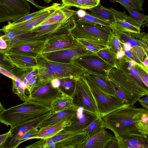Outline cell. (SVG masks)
Wrapping results in <instances>:
<instances>
[{
  "label": "cell",
  "instance_id": "24",
  "mask_svg": "<svg viewBox=\"0 0 148 148\" xmlns=\"http://www.w3.org/2000/svg\"><path fill=\"white\" fill-rule=\"evenodd\" d=\"M114 136L105 129L90 137L84 148H105Z\"/></svg>",
  "mask_w": 148,
  "mask_h": 148
},
{
  "label": "cell",
  "instance_id": "8",
  "mask_svg": "<svg viewBox=\"0 0 148 148\" xmlns=\"http://www.w3.org/2000/svg\"><path fill=\"white\" fill-rule=\"evenodd\" d=\"M30 8L26 0H0L1 22L18 19L29 14Z\"/></svg>",
  "mask_w": 148,
  "mask_h": 148
},
{
  "label": "cell",
  "instance_id": "51",
  "mask_svg": "<svg viewBox=\"0 0 148 148\" xmlns=\"http://www.w3.org/2000/svg\"><path fill=\"white\" fill-rule=\"evenodd\" d=\"M138 103L145 110H148V97L140 98L138 100Z\"/></svg>",
  "mask_w": 148,
  "mask_h": 148
},
{
  "label": "cell",
  "instance_id": "33",
  "mask_svg": "<svg viewBox=\"0 0 148 148\" xmlns=\"http://www.w3.org/2000/svg\"><path fill=\"white\" fill-rule=\"evenodd\" d=\"M109 80L113 86L115 94L117 97L126 106H134L136 103L131 97L115 82L110 79Z\"/></svg>",
  "mask_w": 148,
  "mask_h": 148
},
{
  "label": "cell",
  "instance_id": "30",
  "mask_svg": "<svg viewBox=\"0 0 148 148\" xmlns=\"http://www.w3.org/2000/svg\"><path fill=\"white\" fill-rule=\"evenodd\" d=\"M128 12L130 15L125 20L130 24L139 27L143 25L148 27V15L140 13L138 11L127 6L122 5Z\"/></svg>",
  "mask_w": 148,
  "mask_h": 148
},
{
  "label": "cell",
  "instance_id": "27",
  "mask_svg": "<svg viewBox=\"0 0 148 148\" xmlns=\"http://www.w3.org/2000/svg\"><path fill=\"white\" fill-rule=\"evenodd\" d=\"M76 107L73 104L71 96L63 93L52 101L50 109L52 113H55Z\"/></svg>",
  "mask_w": 148,
  "mask_h": 148
},
{
  "label": "cell",
  "instance_id": "28",
  "mask_svg": "<svg viewBox=\"0 0 148 148\" xmlns=\"http://www.w3.org/2000/svg\"><path fill=\"white\" fill-rule=\"evenodd\" d=\"M8 56L12 64L16 68L27 69L37 67V64L36 58L8 53Z\"/></svg>",
  "mask_w": 148,
  "mask_h": 148
},
{
  "label": "cell",
  "instance_id": "16",
  "mask_svg": "<svg viewBox=\"0 0 148 148\" xmlns=\"http://www.w3.org/2000/svg\"><path fill=\"white\" fill-rule=\"evenodd\" d=\"M99 116L98 114L88 111L83 107H77L75 115L70 121V124L65 127L63 131L83 130Z\"/></svg>",
  "mask_w": 148,
  "mask_h": 148
},
{
  "label": "cell",
  "instance_id": "11",
  "mask_svg": "<svg viewBox=\"0 0 148 148\" xmlns=\"http://www.w3.org/2000/svg\"><path fill=\"white\" fill-rule=\"evenodd\" d=\"M93 53L79 43L77 46L71 48L41 53L40 54L48 60L69 63L73 62L75 60L80 56Z\"/></svg>",
  "mask_w": 148,
  "mask_h": 148
},
{
  "label": "cell",
  "instance_id": "23",
  "mask_svg": "<svg viewBox=\"0 0 148 148\" xmlns=\"http://www.w3.org/2000/svg\"><path fill=\"white\" fill-rule=\"evenodd\" d=\"M77 107L53 113L41 122L38 126L40 129L63 121H71L75 115Z\"/></svg>",
  "mask_w": 148,
  "mask_h": 148
},
{
  "label": "cell",
  "instance_id": "7",
  "mask_svg": "<svg viewBox=\"0 0 148 148\" xmlns=\"http://www.w3.org/2000/svg\"><path fill=\"white\" fill-rule=\"evenodd\" d=\"M110 79L112 81L124 90L133 99L135 103L147 93L130 76L117 68L112 67L108 73Z\"/></svg>",
  "mask_w": 148,
  "mask_h": 148
},
{
  "label": "cell",
  "instance_id": "32",
  "mask_svg": "<svg viewBox=\"0 0 148 148\" xmlns=\"http://www.w3.org/2000/svg\"><path fill=\"white\" fill-rule=\"evenodd\" d=\"M77 40L79 43L95 53L108 47V42L105 41L83 39Z\"/></svg>",
  "mask_w": 148,
  "mask_h": 148
},
{
  "label": "cell",
  "instance_id": "1",
  "mask_svg": "<svg viewBox=\"0 0 148 148\" xmlns=\"http://www.w3.org/2000/svg\"><path fill=\"white\" fill-rule=\"evenodd\" d=\"M106 129L116 138L130 135L148 137V110L134 106L123 107L101 118Z\"/></svg>",
  "mask_w": 148,
  "mask_h": 148
},
{
  "label": "cell",
  "instance_id": "40",
  "mask_svg": "<svg viewBox=\"0 0 148 148\" xmlns=\"http://www.w3.org/2000/svg\"><path fill=\"white\" fill-rule=\"evenodd\" d=\"M144 0H110L113 2H118L138 11H143V6Z\"/></svg>",
  "mask_w": 148,
  "mask_h": 148
},
{
  "label": "cell",
  "instance_id": "41",
  "mask_svg": "<svg viewBox=\"0 0 148 148\" xmlns=\"http://www.w3.org/2000/svg\"><path fill=\"white\" fill-rule=\"evenodd\" d=\"M0 67L9 71L15 67L8 57L6 50L0 49Z\"/></svg>",
  "mask_w": 148,
  "mask_h": 148
},
{
  "label": "cell",
  "instance_id": "55",
  "mask_svg": "<svg viewBox=\"0 0 148 148\" xmlns=\"http://www.w3.org/2000/svg\"><path fill=\"white\" fill-rule=\"evenodd\" d=\"M125 56V52L123 50H122L116 53L115 56L117 59L120 60L123 58Z\"/></svg>",
  "mask_w": 148,
  "mask_h": 148
},
{
  "label": "cell",
  "instance_id": "42",
  "mask_svg": "<svg viewBox=\"0 0 148 148\" xmlns=\"http://www.w3.org/2000/svg\"><path fill=\"white\" fill-rule=\"evenodd\" d=\"M36 68H31L27 69H20L15 67L10 72L21 82L23 81L27 76Z\"/></svg>",
  "mask_w": 148,
  "mask_h": 148
},
{
  "label": "cell",
  "instance_id": "47",
  "mask_svg": "<svg viewBox=\"0 0 148 148\" xmlns=\"http://www.w3.org/2000/svg\"><path fill=\"white\" fill-rule=\"evenodd\" d=\"M136 69L139 75L143 82L148 87V71L137 64L136 65Z\"/></svg>",
  "mask_w": 148,
  "mask_h": 148
},
{
  "label": "cell",
  "instance_id": "15",
  "mask_svg": "<svg viewBox=\"0 0 148 148\" xmlns=\"http://www.w3.org/2000/svg\"><path fill=\"white\" fill-rule=\"evenodd\" d=\"M78 43L77 40L74 38L70 32L47 40L45 42L41 53L71 48L77 46Z\"/></svg>",
  "mask_w": 148,
  "mask_h": 148
},
{
  "label": "cell",
  "instance_id": "6",
  "mask_svg": "<svg viewBox=\"0 0 148 148\" xmlns=\"http://www.w3.org/2000/svg\"><path fill=\"white\" fill-rule=\"evenodd\" d=\"M74 79L75 86L71 97L74 105L98 114L92 93L83 76Z\"/></svg>",
  "mask_w": 148,
  "mask_h": 148
},
{
  "label": "cell",
  "instance_id": "60",
  "mask_svg": "<svg viewBox=\"0 0 148 148\" xmlns=\"http://www.w3.org/2000/svg\"><path fill=\"white\" fill-rule=\"evenodd\" d=\"M0 23H1V21H0Z\"/></svg>",
  "mask_w": 148,
  "mask_h": 148
},
{
  "label": "cell",
  "instance_id": "36",
  "mask_svg": "<svg viewBox=\"0 0 148 148\" xmlns=\"http://www.w3.org/2000/svg\"><path fill=\"white\" fill-rule=\"evenodd\" d=\"M40 129L34 128L18 138L11 146L10 148H17L20 144L27 140L34 139L38 133Z\"/></svg>",
  "mask_w": 148,
  "mask_h": 148
},
{
  "label": "cell",
  "instance_id": "45",
  "mask_svg": "<svg viewBox=\"0 0 148 148\" xmlns=\"http://www.w3.org/2000/svg\"><path fill=\"white\" fill-rule=\"evenodd\" d=\"M132 49L137 57L142 63L144 58L148 56V53H146L141 47L138 46H132Z\"/></svg>",
  "mask_w": 148,
  "mask_h": 148
},
{
  "label": "cell",
  "instance_id": "56",
  "mask_svg": "<svg viewBox=\"0 0 148 148\" xmlns=\"http://www.w3.org/2000/svg\"><path fill=\"white\" fill-rule=\"evenodd\" d=\"M32 3L37 8L40 10H41L45 8L46 7L41 6L39 5L36 3L34 0H26Z\"/></svg>",
  "mask_w": 148,
  "mask_h": 148
},
{
  "label": "cell",
  "instance_id": "12",
  "mask_svg": "<svg viewBox=\"0 0 148 148\" xmlns=\"http://www.w3.org/2000/svg\"><path fill=\"white\" fill-rule=\"evenodd\" d=\"M53 4L52 7L50 9L34 17L15 24L9 23L3 27L2 28L6 30L17 31H31L33 28L39 25L57 10L66 6L62 3H53Z\"/></svg>",
  "mask_w": 148,
  "mask_h": 148
},
{
  "label": "cell",
  "instance_id": "52",
  "mask_svg": "<svg viewBox=\"0 0 148 148\" xmlns=\"http://www.w3.org/2000/svg\"><path fill=\"white\" fill-rule=\"evenodd\" d=\"M0 73L10 78L12 80L15 79L16 77L10 71L0 67Z\"/></svg>",
  "mask_w": 148,
  "mask_h": 148
},
{
  "label": "cell",
  "instance_id": "53",
  "mask_svg": "<svg viewBox=\"0 0 148 148\" xmlns=\"http://www.w3.org/2000/svg\"><path fill=\"white\" fill-rule=\"evenodd\" d=\"M52 86L55 88H59L61 84V81L60 79H55L51 81Z\"/></svg>",
  "mask_w": 148,
  "mask_h": 148
},
{
  "label": "cell",
  "instance_id": "31",
  "mask_svg": "<svg viewBox=\"0 0 148 148\" xmlns=\"http://www.w3.org/2000/svg\"><path fill=\"white\" fill-rule=\"evenodd\" d=\"M113 33L118 32L139 33L140 28L134 26L125 20L118 19L111 23Z\"/></svg>",
  "mask_w": 148,
  "mask_h": 148
},
{
  "label": "cell",
  "instance_id": "21",
  "mask_svg": "<svg viewBox=\"0 0 148 148\" xmlns=\"http://www.w3.org/2000/svg\"><path fill=\"white\" fill-rule=\"evenodd\" d=\"M84 130L55 143V148H84L90 138Z\"/></svg>",
  "mask_w": 148,
  "mask_h": 148
},
{
  "label": "cell",
  "instance_id": "5",
  "mask_svg": "<svg viewBox=\"0 0 148 148\" xmlns=\"http://www.w3.org/2000/svg\"><path fill=\"white\" fill-rule=\"evenodd\" d=\"M83 77L92 93L98 114L101 117L116 109L126 106L116 95H112L103 91L84 75Z\"/></svg>",
  "mask_w": 148,
  "mask_h": 148
},
{
  "label": "cell",
  "instance_id": "14",
  "mask_svg": "<svg viewBox=\"0 0 148 148\" xmlns=\"http://www.w3.org/2000/svg\"><path fill=\"white\" fill-rule=\"evenodd\" d=\"M52 113L51 111L35 118L11 127L9 131L13 136L7 139L3 148H10L12 144L18 138L34 128H37L39 124Z\"/></svg>",
  "mask_w": 148,
  "mask_h": 148
},
{
  "label": "cell",
  "instance_id": "9",
  "mask_svg": "<svg viewBox=\"0 0 148 148\" xmlns=\"http://www.w3.org/2000/svg\"><path fill=\"white\" fill-rule=\"evenodd\" d=\"M63 93L59 88L53 87L50 81L33 89L29 94L27 101L50 108L52 101Z\"/></svg>",
  "mask_w": 148,
  "mask_h": 148
},
{
  "label": "cell",
  "instance_id": "20",
  "mask_svg": "<svg viewBox=\"0 0 148 148\" xmlns=\"http://www.w3.org/2000/svg\"><path fill=\"white\" fill-rule=\"evenodd\" d=\"M88 10L91 14L111 23L118 19L125 20L128 16L125 11H119L112 7L106 8L100 3Z\"/></svg>",
  "mask_w": 148,
  "mask_h": 148
},
{
  "label": "cell",
  "instance_id": "39",
  "mask_svg": "<svg viewBox=\"0 0 148 148\" xmlns=\"http://www.w3.org/2000/svg\"><path fill=\"white\" fill-rule=\"evenodd\" d=\"M77 18L81 20L85 21L108 27L112 30V26L111 23L91 14L90 12H86L85 15L82 17H77Z\"/></svg>",
  "mask_w": 148,
  "mask_h": 148
},
{
  "label": "cell",
  "instance_id": "35",
  "mask_svg": "<svg viewBox=\"0 0 148 148\" xmlns=\"http://www.w3.org/2000/svg\"><path fill=\"white\" fill-rule=\"evenodd\" d=\"M105 129L103 121L101 118L99 116L83 130L87 132L90 137Z\"/></svg>",
  "mask_w": 148,
  "mask_h": 148
},
{
  "label": "cell",
  "instance_id": "3",
  "mask_svg": "<svg viewBox=\"0 0 148 148\" xmlns=\"http://www.w3.org/2000/svg\"><path fill=\"white\" fill-rule=\"evenodd\" d=\"M50 108L28 101L5 109L0 114V122L11 127L30 120L50 111Z\"/></svg>",
  "mask_w": 148,
  "mask_h": 148
},
{
  "label": "cell",
  "instance_id": "37",
  "mask_svg": "<svg viewBox=\"0 0 148 148\" xmlns=\"http://www.w3.org/2000/svg\"><path fill=\"white\" fill-rule=\"evenodd\" d=\"M12 82L13 92L16 95L21 101L23 102L27 101L28 96L25 94V90L21 86L20 80L16 77L15 79H12Z\"/></svg>",
  "mask_w": 148,
  "mask_h": 148
},
{
  "label": "cell",
  "instance_id": "18",
  "mask_svg": "<svg viewBox=\"0 0 148 148\" xmlns=\"http://www.w3.org/2000/svg\"><path fill=\"white\" fill-rule=\"evenodd\" d=\"M136 62L125 55L122 59L117 60L116 67L132 78L147 93H148V87L141 79L136 69Z\"/></svg>",
  "mask_w": 148,
  "mask_h": 148
},
{
  "label": "cell",
  "instance_id": "59",
  "mask_svg": "<svg viewBox=\"0 0 148 148\" xmlns=\"http://www.w3.org/2000/svg\"><path fill=\"white\" fill-rule=\"evenodd\" d=\"M45 2L47 3H49L50 2H51L52 0H43Z\"/></svg>",
  "mask_w": 148,
  "mask_h": 148
},
{
  "label": "cell",
  "instance_id": "44",
  "mask_svg": "<svg viewBox=\"0 0 148 148\" xmlns=\"http://www.w3.org/2000/svg\"><path fill=\"white\" fill-rule=\"evenodd\" d=\"M53 4L51 5L46 7L45 8L40 10L39 11L33 12L31 14H29L25 15L21 18L13 21V22L12 23L13 24H15L20 23H21L24 21H26L40 14H41L48 10L50 9L53 6Z\"/></svg>",
  "mask_w": 148,
  "mask_h": 148
},
{
  "label": "cell",
  "instance_id": "10",
  "mask_svg": "<svg viewBox=\"0 0 148 148\" xmlns=\"http://www.w3.org/2000/svg\"><path fill=\"white\" fill-rule=\"evenodd\" d=\"M73 62L84 68L87 73L109 79L108 73L112 67L95 53L80 56Z\"/></svg>",
  "mask_w": 148,
  "mask_h": 148
},
{
  "label": "cell",
  "instance_id": "58",
  "mask_svg": "<svg viewBox=\"0 0 148 148\" xmlns=\"http://www.w3.org/2000/svg\"><path fill=\"white\" fill-rule=\"evenodd\" d=\"M5 110V109L0 102V114L2 112Z\"/></svg>",
  "mask_w": 148,
  "mask_h": 148
},
{
  "label": "cell",
  "instance_id": "43",
  "mask_svg": "<svg viewBox=\"0 0 148 148\" xmlns=\"http://www.w3.org/2000/svg\"><path fill=\"white\" fill-rule=\"evenodd\" d=\"M108 44L109 47L115 56L118 52L123 50L118 38L114 33L112 35Z\"/></svg>",
  "mask_w": 148,
  "mask_h": 148
},
{
  "label": "cell",
  "instance_id": "34",
  "mask_svg": "<svg viewBox=\"0 0 148 148\" xmlns=\"http://www.w3.org/2000/svg\"><path fill=\"white\" fill-rule=\"evenodd\" d=\"M95 53L111 67L117 68V59L109 47L101 49Z\"/></svg>",
  "mask_w": 148,
  "mask_h": 148
},
{
  "label": "cell",
  "instance_id": "46",
  "mask_svg": "<svg viewBox=\"0 0 148 148\" xmlns=\"http://www.w3.org/2000/svg\"><path fill=\"white\" fill-rule=\"evenodd\" d=\"M62 3L67 6H73L86 9L82 0H61Z\"/></svg>",
  "mask_w": 148,
  "mask_h": 148
},
{
  "label": "cell",
  "instance_id": "17",
  "mask_svg": "<svg viewBox=\"0 0 148 148\" xmlns=\"http://www.w3.org/2000/svg\"><path fill=\"white\" fill-rule=\"evenodd\" d=\"M0 37L6 41L8 48L13 44L24 41H42L36 34L31 31L22 32L0 29Z\"/></svg>",
  "mask_w": 148,
  "mask_h": 148
},
{
  "label": "cell",
  "instance_id": "57",
  "mask_svg": "<svg viewBox=\"0 0 148 148\" xmlns=\"http://www.w3.org/2000/svg\"><path fill=\"white\" fill-rule=\"evenodd\" d=\"M143 64L144 66L147 69L148 68V56L145 57L143 62Z\"/></svg>",
  "mask_w": 148,
  "mask_h": 148
},
{
  "label": "cell",
  "instance_id": "2",
  "mask_svg": "<svg viewBox=\"0 0 148 148\" xmlns=\"http://www.w3.org/2000/svg\"><path fill=\"white\" fill-rule=\"evenodd\" d=\"M38 70L36 86L52 80L66 78L74 79L83 76L86 71L74 62L64 63L48 60L40 54L36 57Z\"/></svg>",
  "mask_w": 148,
  "mask_h": 148
},
{
  "label": "cell",
  "instance_id": "48",
  "mask_svg": "<svg viewBox=\"0 0 148 148\" xmlns=\"http://www.w3.org/2000/svg\"><path fill=\"white\" fill-rule=\"evenodd\" d=\"M86 9L92 8L100 3V0H82Z\"/></svg>",
  "mask_w": 148,
  "mask_h": 148
},
{
  "label": "cell",
  "instance_id": "26",
  "mask_svg": "<svg viewBox=\"0 0 148 148\" xmlns=\"http://www.w3.org/2000/svg\"><path fill=\"white\" fill-rule=\"evenodd\" d=\"M70 124V121H63L41 128L34 139H46L51 137L63 131Z\"/></svg>",
  "mask_w": 148,
  "mask_h": 148
},
{
  "label": "cell",
  "instance_id": "54",
  "mask_svg": "<svg viewBox=\"0 0 148 148\" xmlns=\"http://www.w3.org/2000/svg\"><path fill=\"white\" fill-rule=\"evenodd\" d=\"M8 45L6 41L1 37H0V49L6 50Z\"/></svg>",
  "mask_w": 148,
  "mask_h": 148
},
{
  "label": "cell",
  "instance_id": "38",
  "mask_svg": "<svg viewBox=\"0 0 148 148\" xmlns=\"http://www.w3.org/2000/svg\"><path fill=\"white\" fill-rule=\"evenodd\" d=\"M61 84L59 88L62 92L71 96L75 86L74 79L64 78L60 79Z\"/></svg>",
  "mask_w": 148,
  "mask_h": 148
},
{
  "label": "cell",
  "instance_id": "13",
  "mask_svg": "<svg viewBox=\"0 0 148 148\" xmlns=\"http://www.w3.org/2000/svg\"><path fill=\"white\" fill-rule=\"evenodd\" d=\"M45 41H24L15 43L8 48V53L36 58L41 54Z\"/></svg>",
  "mask_w": 148,
  "mask_h": 148
},
{
  "label": "cell",
  "instance_id": "50",
  "mask_svg": "<svg viewBox=\"0 0 148 148\" xmlns=\"http://www.w3.org/2000/svg\"><path fill=\"white\" fill-rule=\"evenodd\" d=\"M105 148H118V141L115 136L109 141Z\"/></svg>",
  "mask_w": 148,
  "mask_h": 148
},
{
  "label": "cell",
  "instance_id": "49",
  "mask_svg": "<svg viewBox=\"0 0 148 148\" xmlns=\"http://www.w3.org/2000/svg\"><path fill=\"white\" fill-rule=\"evenodd\" d=\"M13 135L9 131L5 134L0 135V148H3L7 139L12 137Z\"/></svg>",
  "mask_w": 148,
  "mask_h": 148
},
{
  "label": "cell",
  "instance_id": "19",
  "mask_svg": "<svg viewBox=\"0 0 148 148\" xmlns=\"http://www.w3.org/2000/svg\"><path fill=\"white\" fill-rule=\"evenodd\" d=\"M114 34L121 43L127 42L132 46H138L142 47L148 53V34L144 32L139 33L118 32Z\"/></svg>",
  "mask_w": 148,
  "mask_h": 148
},
{
  "label": "cell",
  "instance_id": "4",
  "mask_svg": "<svg viewBox=\"0 0 148 148\" xmlns=\"http://www.w3.org/2000/svg\"><path fill=\"white\" fill-rule=\"evenodd\" d=\"M70 33L77 39H89L108 43L113 34L108 27L78 18H75V25L70 30Z\"/></svg>",
  "mask_w": 148,
  "mask_h": 148
},
{
  "label": "cell",
  "instance_id": "25",
  "mask_svg": "<svg viewBox=\"0 0 148 148\" xmlns=\"http://www.w3.org/2000/svg\"><path fill=\"white\" fill-rule=\"evenodd\" d=\"M70 7L66 6L58 9L39 25L61 22L76 16L77 12L71 9Z\"/></svg>",
  "mask_w": 148,
  "mask_h": 148
},
{
  "label": "cell",
  "instance_id": "29",
  "mask_svg": "<svg viewBox=\"0 0 148 148\" xmlns=\"http://www.w3.org/2000/svg\"><path fill=\"white\" fill-rule=\"evenodd\" d=\"M84 75L101 90L108 94L115 95L109 79L87 72Z\"/></svg>",
  "mask_w": 148,
  "mask_h": 148
},
{
  "label": "cell",
  "instance_id": "22",
  "mask_svg": "<svg viewBox=\"0 0 148 148\" xmlns=\"http://www.w3.org/2000/svg\"><path fill=\"white\" fill-rule=\"evenodd\" d=\"M116 138L118 148H148V137L130 135Z\"/></svg>",
  "mask_w": 148,
  "mask_h": 148
}]
</instances>
